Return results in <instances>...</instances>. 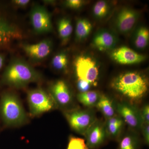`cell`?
Listing matches in <instances>:
<instances>
[{
    "mask_svg": "<svg viewBox=\"0 0 149 149\" xmlns=\"http://www.w3.org/2000/svg\"><path fill=\"white\" fill-rule=\"evenodd\" d=\"M147 77L137 72H125L115 78L112 88L132 103L143 98L148 89Z\"/></svg>",
    "mask_w": 149,
    "mask_h": 149,
    "instance_id": "6da1fadb",
    "label": "cell"
},
{
    "mask_svg": "<svg viewBox=\"0 0 149 149\" xmlns=\"http://www.w3.org/2000/svg\"><path fill=\"white\" fill-rule=\"evenodd\" d=\"M40 78V73L28 63L22 59L15 58L4 70L1 83L10 87L21 88L38 82Z\"/></svg>",
    "mask_w": 149,
    "mask_h": 149,
    "instance_id": "7a4b0ae2",
    "label": "cell"
},
{
    "mask_svg": "<svg viewBox=\"0 0 149 149\" xmlns=\"http://www.w3.org/2000/svg\"><path fill=\"white\" fill-rule=\"evenodd\" d=\"M0 119L7 127L22 125L27 119L19 99L10 91H4L0 96Z\"/></svg>",
    "mask_w": 149,
    "mask_h": 149,
    "instance_id": "3957f363",
    "label": "cell"
},
{
    "mask_svg": "<svg viewBox=\"0 0 149 149\" xmlns=\"http://www.w3.org/2000/svg\"><path fill=\"white\" fill-rule=\"evenodd\" d=\"M27 101L30 114L34 116L51 111L56 105L50 94L42 88L29 91Z\"/></svg>",
    "mask_w": 149,
    "mask_h": 149,
    "instance_id": "277c9868",
    "label": "cell"
},
{
    "mask_svg": "<svg viewBox=\"0 0 149 149\" xmlns=\"http://www.w3.org/2000/svg\"><path fill=\"white\" fill-rule=\"evenodd\" d=\"M74 67L78 79L96 85L99 70L97 65L93 58L88 56H79L75 59Z\"/></svg>",
    "mask_w": 149,
    "mask_h": 149,
    "instance_id": "5b68a950",
    "label": "cell"
},
{
    "mask_svg": "<svg viewBox=\"0 0 149 149\" xmlns=\"http://www.w3.org/2000/svg\"><path fill=\"white\" fill-rule=\"evenodd\" d=\"M65 114L71 128L82 135H85L96 120L91 112L85 110H72L67 112Z\"/></svg>",
    "mask_w": 149,
    "mask_h": 149,
    "instance_id": "8992f818",
    "label": "cell"
},
{
    "mask_svg": "<svg viewBox=\"0 0 149 149\" xmlns=\"http://www.w3.org/2000/svg\"><path fill=\"white\" fill-rule=\"evenodd\" d=\"M30 20L34 31L38 34L51 32L53 29L50 14L46 8L37 5L30 12Z\"/></svg>",
    "mask_w": 149,
    "mask_h": 149,
    "instance_id": "52a82bcc",
    "label": "cell"
},
{
    "mask_svg": "<svg viewBox=\"0 0 149 149\" xmlns=\"http://www.w3.org/2000/svg\"><path fill=\"white\" fill-rule=\"evenodd\" d=\"M22 37L20 30L8 18L0 5V48L6 47L13 40Z\"/></svg>",
    "mask_w": 149,
    "mask_h": 149,
    "instance_id": "ba28073f",
    "label": "cell"
},
{
    "mask_svg": "<svg viewBox=\"0 0 149 149\" xmlns=\"http://www.w3.org/2000/svg\"><path fill=\"white\" fill-rule=\"evenodd\" d=\"M22 48L32 61L39 62L50 54L52 49V43L49 39H45L37 44H24Z\"/></svg>",
    "mask_w": 149,
    "mask_h": 149,
    "instance_id": "9c48e42d",
    "label": "cell"
},
{
    "mask_svg": "<svg viewBox=\"0 0 149 149\" xmlns=\"http://www.w3.org/2000/svg\"><path fill=\"white\" fill-rule=\"evenodd\" d=\"M49 91L56 104L65 107L72 102V94L67 84L63 80H58L55 82L51 85Z\"/></svg>",
    "mask_w": 149,
    "mask_h": 149,
    "instance_id": "30bf717a",
    "label": "cell"
},
{
    "mask_svg": "<svg viewBox=\"0 0 149 149\" xmlns=\"http://www.w3.org/2000/svg\"><path fill=\"white\" fill-rule=\"evenodd\" d=\"M106 133L103 124L95 120L85 134L88 148L95 149L100 147L105 141Z\"/></svg>",
    "mask_w": 149,
    "mask_h": 149,
    "instance_id": "8fae6325",
    "label": "cell"
},
{
    "mask_svg": "<svg viewBox=\"0 0 149 149\" xmlns=\"http://www.w3.org/2000/svg\"><path fill=\"white\" fill-rule=\"evenodd\" d=\"M111 57L116 62L123 65L137 64L143 61L146 57L137 53L126 47H122L112 52Z\"/></svg>",
    "mask_w": 149,
    "mask_h": 149,
    "instance_id": "7c38bea8",
    "label": "cell"
},
{
    "mask_svg": "<svg viewBox=\"0 0 149 149\" xmlns=\"http://www.w3.org/2000/svg\"><path fill=\"white\" fill-rule=\"evenodd\" d=\"M116 110L130 128L137 129L141 125L140 113L133 106L125 103H118Z\"/></svg>",
    "mask_w": 149,
    "mask_h": 149,
    "instance_id": "4fadbf2b",
    "label": "cell"
},
{
    "mask_svg": "<svg viewBox=\"0 0 149 149\" xmlns=\"http://www.w3.org/2000/svg\"><path fill=\"white\" fill-rule=\"evenodd\" d=\"M138 13L130 8H124L120 10L116 19V26L122 33H128L134 27L138 19Z\"/></svg>",
    "mask_w": 149,
    "mask_h": 149,
    "instance_id": "5bb4252c",
    "label": "cell"
},
{
    "mask_svg": "<svg viewBox=\"0 0 149 149\" xmlns=\"http://www.w3.org/2000/svg\"><path fill=\"white\" fill-rule=\"evenodd\" d=\"M116 39L114 35L109 31L101 30L96 34L93 40L95 47L101 51L111 49L114 47Z\"/></svg>",
    "mask_w": 149,
    "mask_h": 149,
    "instance_id": "9a60e30c",
    "label": "cell"
},
{
    "mask_svg": "<svg viewBox=\"0 0 149 149\" xmlns=\"http://www.w3.org/2000/svg\"><path fill=\"white\" fill-rule=\"evenodd\" d=\"M96 106L107 119L115 116V110L112 102L106 96H100Z\"/></svg>",
    "mask_w": 149,
    "mask_h": 149,
    "instance_id": "2e32d148",
    "label": "cell"
},
{
    "mask_svg": "<svg viewBox=\"0 0 149 149\" xmlns=\"http://www.w3.org/2000/svg\"><path fill=\"white\" fill-rule=\"evenodd\" d=\"M100 96L97 92L88 91L85 93H80L77 95L78 100L83 105L88 107L96 106Z\"/></svg>",
    "mask_w": 149,
    "mask_h": 149,
    "instance_id": "e0dca14e",
    "label": "cell"
},
{
    "mask_svg": "<svg viewBox=\"0 0 149 149\" xmlns=\"http://www.w3.org/2000/svg\"><path fill=\"white\" fill-rule=\"evenodd\" d=\"M92 25L86 19H79L77 20L75 29V35L78 40H82L88 37L91 33Z\"/></svg>",
    "mask_w": 149,
    "mask_h": 149,
    "instance_id": "ac0fdd59",
    "label": "cell"
},
{
    "mask_svg": "<svg viewBox=\"0 0 149 149\" xmlns=\"http://www.w3.org/2000/svg\"><path fill=\"white\" fill-rule=\"evenodd\" d=\"M72 26L69 19L63 18L60 19L58 23L59 35L63 42H66L69 39L72 32Z\"/></svg>",
    "mask_w": 149,
    "mask_h": 149,
    "instance_id": "d6986e66",
    "label": "cell"
},
{
    "mask_svg": "<svg viewBox=\"0 0 149 149\" xmlns=\"http://www.w3.org/2000/svg\"><path fill=\"white\" fill-rule=\"evenodd\" d=\"M149 32L146 27L139 28L136 32L134 43L136 47L142 49L148 46L149 42Z\"/></svg>",
    "mask_w": 149,
    "mask_h": 149,
    "instance_id": "ffe728a7",
    "label": "cell"
},
{
    "mask_svg": "<svg viewBox=\"0 0 149 149\" xmlns=\"http://www.w3.org/2000/svg\"><path fill=\"white\" fill-rule=\"evenodd\" d=\"M68 63L67 55L64 52L57 54L53 58L52 64L53 67L56 70H64L66 69Z\"/></svg>",
    "mask_w": 149,
    "mask_h": 149,
    "instance_id": "44dd1931",
    "label": "cell"
},
{
    "mask_svg": "<svg viewBox=\"0 0 149 149\" xmlns=\"http://www.w3.org/2000/svg\"><path fill=\"white\" fill-rule=\"evenodd\" d=\"M139 146V142L136 138L127 136L121 140L118 149H138Z\"/></svg>",
    "mask_w": 149,
    "mask_h": 149,
    "instance_id": "7402d4cb",
    "label": "cell"
},
{
    "mask_svg": "<svg viewBox=\"0 0 149 149\" xmlns=\"http://www.w3.org/2000/svg\"><path fill=\"white\" fill-rule=\"evenodd\" d=\"M109 9V6L106 2L99 1L96 3L93 7V13L97 18H103L107 15Z\"/></svg>",
    "mask_w": 149,
    "mask_h": 149,
    "instance_id": "603a6c76",
    "label": "cell"
},
{
    "mask_svg": "<svg viewBox=\"0 0 149 149\" xmlns=\"http://www.w3.org/2000/svg\"><path fill=\"white\" fill-rule=\"evenodd\" d=\"M123 123H106L105 129L106 133L113 138L118 137L121 131Z\"/></svg>",
    "mask_w": 149,
    "mask_h": 149,
    "instance_id": "cb8c5ba5",
    "label": "cell"
},
{
    "mask_svg": "<svg viewBox=\"0 0 149 149\" xmlns=\"http://www.w3.org/2000/svg\"><path fill=\"white\" fill-rule=\"evenodd\" d=\"M67 149H89L84 139L72 137L70 139Z\"/></svg>",
    "mask_w": 149,
    "mask_h": 149,
    "instance_id": "d4e9b609",
    "label": "cell"
},
{
    "mask_svg": "<svg viewBox=\"0 0 149 149\" xmlns=\"http://www.w3.org/2000/svg\"><path fill=\"white\" fill-rule=\"evenodd\" d=\"M91 84L87 81L78 79L77 82V89L80 93H85L89 91Z\"/></svg>",
    "mask_w": 149,
    "mask_h": 149,
    "instance_id": "484cf974",
    "label": "cell"
},
{
    "mask_svg": "<svg viewBox=\"0 0 149 149\" xmlns=\"http://www.w3.org/2000/svg\"><path fill=\"white\" fill-rule=\"evenodd\" d=\"M65 4L70 8L77 9L83 5L84 1L81 0H68L65 1Z\"/></svg>",
    "mask_w": 149,
    "mask_h": 149,
    "instance_id": "4316f807",
    "label": "cell"
},
{
    "mask_svg": "<svg viewBox=\"0 0 149 149\" xmlns=\"http://www.w3.org/2000/svg\"><path fill=\"white\" fill-rule=\"evenodd\" d=\"M140 115L142 123H149V105L147 104L141 110Z\"/></svg>",
    "mask_w": 149,
    "mask_h": 149,
    "instance_id": "83f0119b",
    "label": "cell"
},
{
    "mask_svg": "<svg viewBox=\"0 0 149 149\" xmlns=\"http://www.w3.org/2000/svg\"><path fill=\"white\" fill-rule=\"evenodd\" d=\"M145 142L147 145L149 143V123H142L141 125Z\"/></svg>",
    "mask_w": 149,
    "mask_h": 149,
    "instance_id": "f1b7e54d",
    "label": "cell"
},
{
    "mask_svg": "<svg viewBox=\"0 0 149 149\" xmlns=\"http://www.w3.org/2000/svg\"><path fill=\"white\" fill-rule=\"evenodd\" d=\"M14 4L19 7H25L30 2L29 0H15L13 1Z\"/></svg>",
    "mask_w": 149,
    "mask_h": 149,
    "instance_id": "f546056e",
    "label": "cell"
},
{
    "mask_svg": "<svg viewBox=\"0 0 149 149\" xmlns=\"http://www.w3.org/2000/svg\"><path fill=\"white\" fill-rule=\"evenodd\" d=\"M5 57L3 54L0 53V70L3 68L4 64Z\"/></svg>",
    "mask_w": 149,
    "mask_h": 149,
    "instance_id": "4dcf8cb0",
    "label": "cell"
}]
</instances>
